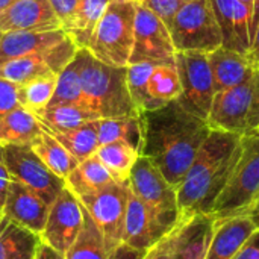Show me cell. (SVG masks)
<instances>
[{"label": "cell", "instance_id": "1", "mask_svg": "<svg viewBox=\"0 0 259 259\" xmlns=\"http://www.w3.org/2000/svg\"><path fill=\"white\" fill-rule=\"evenodd\" d=\"M140 118L143 124L141 155L149 158L178 188L211 132L208 121L184 109L178 100L153 111H143Z\"/></svg>", "mask_w": 259, "mask_h": 259}, {"label": "cell", "instance_id": "2", "mask_svg": "<svg viewBox=\"0 0 259 259\" xmlns=\"http://www.w3.org/2000/svg\"><path fill=\"white\" fill-rule=\"evenodd\" d=\"M237 134L211 129L182 182L176 188L181 220L211 215L240 155Z\"/></svg>", "mask_w": 259, "mask_h": 259}, {"label": "cell", "instance_id": "3", "mask_svg": "<svg viewBox=\"0 0 259 259\" xmlns=\"http://www.w3.org/2000/svg\"><path fill=\"white\" fill-rule=\"evenodd\" d=\"M80 85L85 108L99 118L140 115L129 88L126 67L108 65L94 58L88 49L77 50Z\"/></svg>", "mask_w": 259, "mask_h": 259}, {"label": "cell", "instance_id": "4", "mask_svg": "<svg viewBox=\"0 0 259 259\" xmlns=\"http://www.w3.org/2000/svg\"><path fill=\"white\" fill-rule=\"evenodd\" d=\"M240 155L220 193L211 217L214 222L247 215L259 196V131L243 135Z\"/></svg>", "mask_w": 259, "mask_h": 259}, {"label": "cell", "instance_id": "5", "mask_svg": "<svg viewBox=\"0 0 259 259\" xmlns=\"http://www.w3.org/2000/svg\"><path fill=\"white\" fill-rule=\"evenodd\" d=\"M135 14V3L112 0L91 35L88 52L108 65L127 67L134 47Z\"/></svg>", "mask_w": 259, "mask_h": 259}, {"label": "cell", "instance_id": "6", "mask_svg": "<svg viewBox=\"0 0 259 259\" xmlns=\"http://www.w3.org/2000/svg\"><path fill=\"white\" fill-rule=\"evenodd\" d=\"M206 121L211 129L240 137L259 131V70L241 83L217 93Z\"/></svg>", "mask_w": 259, "mask_h": 259}, {"label": "cell", "instance_id": "7", "mask_svg": "<svg viewBox=\"0 0 259 259\" xmlns=\"http://www.w3.org/2000/svg\"><path fill=\"white\" fill-rule=\"evenodd\" d=\"M170 35L176 52L209 53L222 46V32L209 0H191L175 15Z\"/></svg>", "mask_w": 259, "mask_h": 259}, {"label": "cell", "instance_id": "8", "mask_svg": "<svg viewBox=\"0 0 259 259\" xmlns=\"http://www.w3.org/2000/svg\"><path fill=\"white\" fill-rule=\"evenodd\" d=\"M127 182L131 191L146 203L170 231L182 222L176 188L162 176L149 158L143 155L138 156Z\"/></svg>", "mask_w": 259, "mask_h": 259}, {"label": "cell", "instance_id": "9", "mask_svg": "<svg viewBox=\"0 0 259 259\" xmlns=\"http://www.w3.org/2000/svg\"><path fill=\"white\" fill-rule=\"evenodd\" d=\"M129 182H112L111 185L79 196V202L102 232L105 246L111 253L123 243V228L129 202Z\"/></svg>", "mask_w": 259, "mask_h": 259}, {"label": "cell", "instance_id": "10", "mask_svg": "<svg viewBox=\"0 0 259 259\" xmlns=\"http://www.w3.org/2000/svg\"><path fill=\"white\" fill-rule=\"evenodd\" d=\"M175 61L182 88L178 103L188 112L208 120L215 96L208 53L176 52Z\"/></svg>", "mask_w": 259, "mask_h": 259}, {"label": "cell", "instance_id": "11", "mask_svg": "<svg viewBox=\"0 0 259 259\" xmlns=\"http://www.w3.org/2000/svg\"><path fill=\"white\" fill-rule=\"evenodd\" d=\"M2 158L11 178L35 191L49 205H52L65 188V179L56 176L29 144L5 146L2 147Z\"/></svg>", "mask_w": 259, "mask_h": 259}, {"label": "cell", "instance_id": "12", "mask_svg": "<svg viewBox=\"0 0 259 259\" xmlns=\"http://www.w3.org/2000/svg\"><path fill=\"white\" fill-rule=\"evenodd\" d=\"M77 46L67 35L61 42L42 52L8 59L0 64V77L21 85L32 79L59 74L76 56Z\"/></svg>", "mask_w": 259, "mask_h": 259}, {"label": "cell", "instance_id": "13", "mask_svg": "<svg viewBox=\"0 0 259 259\" xmlns=\"http://www.w3.org/2000/svg\"><path fill=\"white\" fill-rule=\"evenodd\" d=\"M214 229L211 215H197L181 222L143 259H203Z\"/></svg>", "mask_w": 259, "mask_h": 259}, {"label": "cell", "instance_id": "14", "mask_svg": "<svg viewBox=\"0 0 259 259\" xmlns=\"http://www.w3.org/2000/svg\"><path fill=\"white\" fill-rule=\"evenodd\" d=\"M175 56L176 49L165 23L144 5H137L134 47L129 64L175 62Z\"/></svg>", "mask_w": 259, "mask_h": 259}, {"label": "cell", "instance_id": "15", "mask_svg": "<svg viewBox=\"0 0 259 259\" xmlns=\"http://www.w3.org/2000/svg\"><path fill=\"white\" fill-rule=\"evenodd\" d=\"M83 228V208L79 199L65 187L50 205L41 241L64 253L76 241Z\"/></svg>", "mask_w": 259, "mask_h": 259}, {"label": "cell", "instance_id": "16", "mask_svg": "<svg viewBox=\"0 0 259 259\" xmlns=\"http://www.w3.org/2000/svg\"><path fill=\"white\" fill-rule=\"evenodd\" d=\"M170 232L159 217L131 191L124 217L123 243L134 249L150 250Z\"/></svg>", "mask_w": 259, "mask_h": 259}, {"label": "cell", "instance_id": "17", "mask_svg": "<svg viewBox=\"0 0 259 259\" xmlns=\"http://www.w3.org/2000/svg\"><path fill=\"white\" fill-rule=\"evenodd\" d=\"M49 209L50 205L41 196H38L21 182L15 179L11 181L2 209L5 217L41 237L49 217Z\"/></svg>", "mask_w": 259, "mask_h": 259}, {"label": "cell", "instance_id": "18", "mask_svg": "<svg viewBox=\"0 0 259 259\" xmlns=\"http://www.w3.org/2000/svg\"><path fill=\"white\" fill-rule=\"evenodd\" d=\"M222 32V46L241 55L250 47V17L247 8L238 0H209Z\"/></svg>", "mask_w": 259, "mask_h": 259}, {"label": "cell", "instance_id": "19", "mask_svg": "<svg viewBox=\"0 0 259 259\" xmlns=\"http://www.w3.org/2000/svg\"><path fill=\"white\" fill-rule=\"evenodd\" d=\"M61 23L49 0H17L0 12V30H55Z\"/></svg>", "mask_w": 259, "mask_h": 259}, {"label": "cell", "instance_id": "20", "mask_svg": "<svg viewBox=\"0 0 259 259\" xmlns=\"http://www.w3.org/2000/svg\"><path fill=\"white\" fill-rule=\"evenodd\" d=\"M256 229V223L249 215L214 222L212 235L203 259H232L249 235Z\"/></svg>", "mask_w": 259, "mask_h": 259}, {"label": "cell", "instance_id": "21", "mask_svg": "<svg viewBox=\"0 0 259 259\" xmlns=\"http://www.w3.org/2000/svg\"><path fill=\"white\" fill-rule=\"evenodd\" d=\"M215 94L246 80L256 68L246 55L220 46L208 53Z\"/></svg>", "mask_w": 259, "mask_h": 259}, {"label": "cell", "instance_id": "22", "mask_svg": "<svg viewBox=\"0 0 259 259\" xmlns=\"http://www.w3.org/2000/svg\"><path fill=\"white\" fill-rule=\"evenodd\" d=\"M67 33L62 29L55 30H11L5 32L0 42V64L18 56L42 52L61 42Z\"/></svg>", "mask_w": 259, "mask_h": 259}, {"label": "cell", "instance_id": "23", "mask_svg": "<svg viewBox=\"0 0 259 259\" xmlns=\"http://www.w3.org/2000/svg\"><path fill=\"white\" fill-rule=\"evenodd\" d=\"M41 237L11 219L0 217V259H35Z\"/></svg>", "mask_w": 259, "mask_h": 259}, {"label": "cell", "instance_id": "24", "mask_svg": "<svg viewBox=\"0 0 259 259\" xmlns=\"http://www.w3.org/2000/svg\"><path fill=\"white\" fill-rule=\"evenodd\" d=\"M42 126L30 111L18 106L0 117V147L26 146L41 134Z\"/></svg>", "mask_w": 259, "mask_h": 259}, {"label": "cell", "instance_id": "25", "mask_svg": "<svg viewBox=\"0 0 259 259\" xmlns=\"http://www.w3.org/2000/svg\"><path fill=\"white\" fill-rule=\"evenodd\" d=\"M149 111L158 109L165 103L176 100L182 91L181 80L175 62H156L147 79Z\"/></svg>", "mask_w": 259, "mask_h": 259}, {"label": "cell", "instance_id": "26", "mask_svg": "<svg viewBox=\"0 0 259 259\" xmlns=\"http://www.w3.org/2000/svg\"><path fill=\"white\" fill-rule=\"evenodd\" d=\"M112 182H115V179L96 155L79 162L76 168L65 178V187L76 197L99 191Z\"/></svg>", "mask_w": 259, "mask_h": 259}, {"label": "cell", "instance_id": "27", "mask_svg": "<svg viewBox=\"0 0 259 259\" xmlns=\"http://www.w3.org/2000/svg\"><path fill=\"white\" fill-rule=\"evenodd\" d=\"M41 126L50 132H65L76 129L88 121L100 120L96 114L83 106L73 103L49 105L38 114H35Z\"/></svg>", "mask_w": 259, "mask_h": 259}, {"label": "cell", "instance_id": "28", "mask_svg": "<svg viewBox=\"0 0 259 259\" xmlns=\"http://www.w3.org/2000/svg\"><path fill=\"white\" fill-rule=\"evenodd\" d=\"M32 150L38 158L59 178L65 179L79 164L70 152L49 132L42 127L41 134L30 143Z\"/></svg>", "mask_w": 259, "mask_h": 259}, {"label": "cell", "instance_id": "29", "mask_svg": "<svg viewBox=\"0 0 259 259\" xmlns=\"http://www.w3.org/2000/svg\"><path fill=\"white\" fill-rule=\"evenodd\" d=\"M112 0H82L74 18L64 29L77 49H87L91 35Z\"/></svg>", "mask_w": 259, "mask_h": 259}, {"label": "cell", "instance_id": "30", "mask_svg": "<svg viewBox=\"0 0 259 259\" xmlns=\"http://www.w3.org/2000/svg\"><path fill=\"white\" fill-rule=\"evenodd\" d=\"M140 150L124 141H114L99 146L96 156L106 167L117 182H127L129 175L140 156Z\"/></svg>", "mask_w": 259, "mask_h": 259}, {"label": "cell", "instance_id": "31", "mask_svg": "<svg viewBox=\"0 0 259 259\" xmlns=\"http://www.w3.org/2000/svg\"><path fill=\"white\" fill-rule=\"evenodd\" d=\"M50 134L70 152L77 162L94 156L99 149V120L88 121L71 131Z\"/></svg>", "mask_w": 259, "mask_h": 259}, {"label": "cell", "instance_id": "32", "mask_svg": "<svg viewBox=\"0 0 259 259\" xmlns=\"http://www.w3.org/2000/svg\"><path fill=\"white\" fill-rule=\"evenodd\" d=\"M124 141L140 150L143 146V124L140 115L118 117V118H100L99 120V146Z\"/></svg>", "mask_w": 259, "mask_h": 259}, {"label": "cell", "instance_id": "33", "mask_svg": "<svg viewBox=\"0 0 259 259\" xmlns=\"http://www.w3.org/2000/svg\"><path fill=\"white\" fill-rule=\"evenodd\" d=\"M83 208V206H82ZM65 259H108L109 252L105 246L102 232L94 220L83 209V228L76 241L65 252Z\"/></svg>", "mask_w": 259, "mask_h": 259}, {"label": "cell", "instance_id": "34", "mask_svg": "<svg viewBox=\"0 0 259 259\" xmlns=\"http://www.w3.org/2000/svg\"><path fill=\"white\" fill-rule=\"evenodd\" d=\"M56 79L58 74H50L18 85L17 97L20 106L30 111L32 114H38L39 111H42L53 97L56 88Z\"/></svg>", "mask_w": 259, "mask_h": 259}, {"label": "cell", "instance_id": "35", "mask_svg": "<svg viewBox=\"0 0 259 259\" xmlns=\"http://www.w3.org/2000/svg\"><path fill=\"white\" fill-rule=\"evenodd\" d=\"M59 103H73V105H79V106L85 108V99H83L82 85H80L77 53L73 58V61L58 74L56 88H55L53 97L49 105H59Z\"/></svg>", "mask_w": 259, "mask_h": 259}, {"label": "cell", "instance_id": "36", "mask_svg": "<svg viewBox=\"0 0 259 259\" xmlns=\"http://www.w3.org/2000/svg\"><path fill=\"white\" fill-rule=\"evenodd\" d=\"M188 2L191 0H144L141 5L149 8L153 14H156L165 23L167 27H170L178 11Z\"/></svg>", "mask_w": 259, "mask_h": 259}, {"label": "cell", "instance_id": "37", "mask_svg": "<svg viewBox=\"0 0 259 259\" xmlns=\"http://www.w3.org/2000/svg\"><path fill=\"white\" fill-rule=\"evenodd\" d=\"M49 3L61 23V29L64 30L74 18L82 0H49Z\"/></svg>", "mask_w": 259, "mask_h": 259}, {"label": "cell", "instance_id": "38", "mask_svg": "<svg viewBox=\"0 0 259 259\" xmlns=\"http://www.w3.org/2000/svg\"><path fill=\"white\" fill-rule=\"evenodd\" d=\"M17 88H18L17 83H12L0 77V117L20 106L17 97Z\"/></svg>", "mask_w": 259, "mask_h": 259}, {"label": "cell", "instance_id": "39", "mask_svg": "<svg viewBox=\"0 0 259 259\" xmlns=\"http://www.w3.org/2000/svg\"><path fill=\"white\" fill-rule=\"evenodd\" d=\"M232 259H259V228L249 235Z\"/></svg>", "mask_w": 259, "mask_h": 259}, {"label": "cell", "instance_id": "40", "mask_svg": "<svg viewBox=\"0 0 259 259\" xmlns=\"http://www.w3.org/2000/svg\"><path fill=\"white\" fill-rule=\"evenodd\" d=\"M147 250H140V249H134L124 243H121L118 247H115L108 259H143L146 256Z\"/></svg>", "mask_w": 259, "mask_h": 259}, {"label": "cell", "instance_id": "41", "mask_svg": "<svg viewBox=\"0 0 259 259\" xmlns=\"http://www.w3.org/2000/svg\"><path fill=\"white\" fill-rule=\"evenodd\" d=\"M11 175H9V170L6 168L5 162H3V158H2V153H0V211L3 209V205H5V200H6V196H8V190H9V185H11Z\"/></svg>", "mask_w": 259, "mask_h": 259}, {"label": "cell", "instance_id": "42", "mask_svg": "<svg viewBox=\"0 0 259 259\" xmlns=\"http://www.w3.org/2000/svg\"><path fill=\"white\" fill-rule=\"evenodd\" d=\"M247 58L252 62V65L256 70H259V20L256 27H255V30H253V35L250 38V47H249Z\"/></svg>", "mask_w": 259, "mask_h": 259}, {"label": "cell", "instance_id": "43", "mask_svg": "<svg viewBox=\"0 0 259 259\" xmlns=\"http://www.w3.org/2000/svg\"><path fill=\"white\" fill-rule=\"evenodd\" d=\"M238 2H241L249 11V17H250L249 27H250V38H252L253 30H255L259 20V0H238Z\"/></svg>", "mask_w": 259, "mask_h": 259}, {"label": "cell", "instance_id": "44", "mask_svg": "<svg viewBox=\"0 0 259 259\" xmlns=\"http://www.w3.org/2000/svg\"><path fill=\"white\" fill-rule=\"evenodd\" d=\"M35 259H65V256L64 253H59L58 250H55L53 247L41 241V244L38 246Z\"/></svg>", "mask_w": 259, "mask_h": 259}, {"label": "cell", "instance_id": "45", "mask_svg": "<svg viewBox=\"0 0 259 259\" xmlns=\"http://www.w3.org/2000/svg\"><path fill=\"white\" fill-rule=\"evenodd\" d=\"M255 223H256V226L259 228V196L258 199H256V202L253 203V206H252V209H250V212L247 214Z\"/></svg>", "mask_w": 259, "mask_h": 259}, {"label": "cell", "instance_id": "46", "mask_svg": "<svg viewBox=\"0 0 259 259\" xmlns=\"http://www.w3.org/2000/svg\"><path fill=\"white\" fill-rule=\"evenodd\" d=\"M17 0H0V12H3L5 9H8L11 5H14Z\"/></svg>", "mask_w": 259, "mask_h": 259}, {"label": "cell", "instance_id": "47", "mask_svg": "<svg viewBox=\"0 0 259 259\" xmlns=\"http://www.w3.org/2000/svg\"><path fill=\"white\" fill-rule=\"evenodd\" d=\"M123 2H132V3H135V5H141L144 0H123Z\"/></svg>", "mask_w": 259, "mask_h": 259}, {"label": "cell", "instance_id": "48", "mask_svg": "<svg viewBox=\"0 0 259 259\" xmlns=\"http://www.w3.org/2000/svg\"><path fill=\"white\" fill-rule=\"evenodd\" d=\"M3 33H5V32H2V30H0V42H2V38H3Z\"/></svg>", "mask_w": 259, "mask_h": 259}, {"label": "cell", "instance_id": "49", "mask_svg": "<svg viewBox=\"0 0 259 259\" xmlns=\"http://www.w3.org/2000/svg\"><path fill=\"white\" fill-rule=\"evenodd\" d=\"M2 215H3V214H2V211H0V217H2Z\"/></svg>", "mask_w": 259, "mask_h": 259}, {"label": "cell", "instance_id": "50", "mask_svg": "<svg viewBox=\"0 0 259 259\" xmlns=\"http://www.w3.org/2000/svg\"><path fill=\"white\" fill-rule=\"evenodd\" d=\"M0 153H2V147H0Z\"/></svg>", "mask_w": 259, "mask_h": 259}]
</instances>
